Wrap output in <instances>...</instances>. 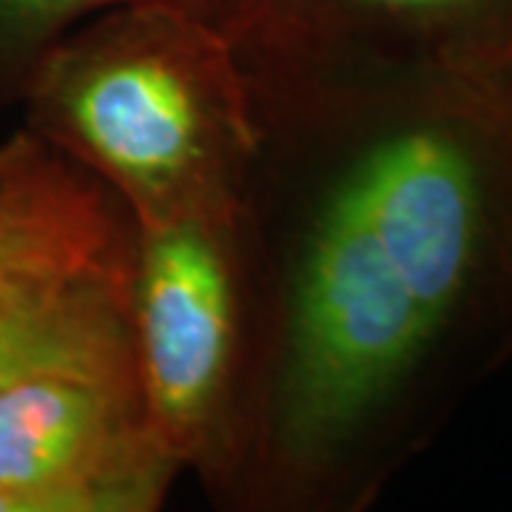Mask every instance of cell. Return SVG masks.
<instances>
[{
  "label": "cell",
  "mask_w": 512,
  "mask_h": 512,
  "mask_svg": "<svg viewBox=\"0 0 512 512\" xmlns=\"http://www.w3.org/2000/svg\"><path fill=\"white\" fill-rule=\"evenodd\" d=\"M163 3L220 26L231 0H0V109L20 103L43 55L80 23L117 6Z\"/></svg>",
  "instance_id": "8"
},
{
  "label": "cell",
  "mask_w": 512,
  "mask_h": 512,
  "mask_svg": "<svg viewBox=\"0 0 512 512\" xmlns=\"http://www.w3.org/2000/svg\"><path fill=\"white\" fill-rule=\"evenodd\" d=\"M131 330L154 430L214 507L234 484L262 362V276L242 205L134 225Z\"/></svg>",
  "instance_id": "3"
},
{
  "label": "cell",
  "mask_w": 512,
  "mask_h": 512,
  "mask_svg": "<svg viewBox=\"0 0 512 512\" xmlns=\"http://www.w3.org/2000/svg\"><path fill=\"white\" fill-rule=\"evenodd\" d=\"M26 128L86 168L134 225L234 211L256 148L237 55L177 6H117L43 55L20 94Z\"/></svg>",
  "instance_id": "2"
},
{
  "label": "cell",
  "mask_w": 512,
  "mask_h": 512,
  "mask_svg": "<svg viewBox=\"0 0 512 512\" xmlns=\"http://www.w3.org/2000/svg\"><path fill=\"white\" fill-rule=\"evenodd\" d=\"M137 231L120 197L23 128L0 146V282L131 271Z\"/></svg>",
  "instance_id": "6"
},
{
  "label": "cell",
  "mask_w": 512,
  "mask_h": 512,
  "mask_svg": "<svg viewBox=\"0 0 512 512\" xmlns=\"http://www.w3.org/2000/svg\"><path fill=\"white\" fill-rule=\"evenodd\" d=\"M134 271V268H131ZM131 271H72L0 282V382L134 342Z\"/></svg>",
  "instance_id": "7"
},
{
  "label": "cell",
  "mask_w": 512,
  "mask_h": 512,
  "mask_svg": "<svg viewBox=\"0 0 512 512\" xmlns=\"http://www.w3.org/2000/svg\"><path fill=\"white\" fill-rule=\"evenodd\" d=\"M248 89L262 362L220 510H370L512 356V83Z\"/></svg>",
  "instance_id": "1"
},
{
  "label": "cell",
  "mask_w": 512,
  "mask_h": 512,
  "mask_svg": "<svg viewBox=\"0 0 512 512\" xmlns=\"http://www.w3.org/2000/svg\"><path fill=\"white\" fill-rule=\"evenodd\" d=\"M220 29L248 83H512V0H231Z\"/></svg>",
  "instance_id": "5"
},
{
  "label": "cell",
  "mask_w": 512,
  "mask_h": 512,
  "mask_svg": "<svg viewBox=\"0 0 512 512\" xmlns=\"http://www.w3.org/2000/svg\"><path fill=\"white\" fill-rule=\"evenodd\" d=\"M180 473L134 342L0 382V512H154Z\"/></svg>",
  "instance_id": "4"
}]
</instances>
